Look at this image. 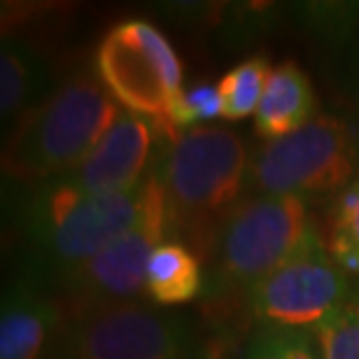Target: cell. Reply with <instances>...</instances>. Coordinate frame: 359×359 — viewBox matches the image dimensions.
I'll return each mask as SVG.
<instances>
[{"instance_id": "1", "label": "cell", "mask_w": 359, "mask_h": 359, "mask_svg": "<svg viewBox=\"0 0 359 359\" xmlns=\"http://www.w3.org/2000/svg\"><path fill=\"white\" fill-rule=\"evenodd\" d=\"M248 170V149L229 128L163 135L152 173L166 198L168 238L208 264L226 219L245 198Z\"/></svg>"}, {"instance_id": "2", "label": "cell", "mask_w": 359, "mask_h": 359, "mask_svg": "<svg viewBox=\"0 0 359 359\" xmlns=\"http://www.w3.org/2000/svg\"><path fill=\"white\" fill-rule=\"evenodd\" d=\"M142 212V184L135 191L89 196L66 177L28 184L17 205V229L28 257L26 273L52 283L124 236Z\"/></svg>"}, {"instance_id": "3", "label": "cell", "mask_w": 359, "mask_h": 359, "mask_svg": "<svg viewBox=\"0 0 359 359\" xmlns=\"http://www.w3.org/2000/svg\"><path fill=\"white\" fill-rule=\"evenodd\" d=\"M121 107L103 82L77 73L14 121L3 149V173L19 184L66 175L98 147Z\"/></svg>"}, {"instance_id": "4", "label": "cell", "mask_w": 359, "mask_h": 359, "mask_svg": "<svg viewBox=\"0 0 359 359\" xmlns=\"http://www.w3.org/2000/svg\"><path fill=\"white\" fill-rule=\"evenodd\" d=\"M320 236L306 198L255 194L226 219L208 259L205 301L248 292Z\"/></svg>"}, {"instance_id": "5", "label": "cell", "mask_w": 359, "mask_h": 359, "mask_svg": "<svg viewBox=\"0 0 359 359\" xmlns=\"http://www.w3.org/2000/svg\"><path fill=\"white\" fill-rule=\"evenodd\" d=\"M359 177V133L348 119L320 114L301 131L269 140L250 159L248 191L273 196H336Z\"/></svg>"}, {"instance_id": "6", "label": "cell", "mask_w": 359, "mask_h": 359, "mask_svg": "<svg viewBox=\"0 0 359 359\" xmlns=\"http://www.w3.org/2000/svg\"><path fill=\"white\" fill-rule=\"evenodd\" d=\"M163 241H168L166 198L159 180L149 173L142 182V212L138 222L103 252L47 283L59 301L63 320L98 308L131 304L147 292L149 257Z\"/></svg>"}, {"instance_id": "7", "label": "cell", "mask_w": 359, "mask_h": 359, "mask_svg": "<svg viewBox=\"0 0 359 359\" xmlns=\"http://www.w3.org/2000/svg\"><path fill=\"white\" fill-rule=\"evenodd\" d=\"M96 77L126 112L166 119L184 91L182 66L159 28L142 19L110 28L96 52Z\"/></svg>"}, {"instance_id": "8", "label": "cell", "mask_w": 359, "mask_h": 359, "mask_svg": "<svg viewBox=\"0 0 359 359\" xmlns=\"http://www.w3.org/2000/svg\"><path fill=\"white\" fill-rule=\"evenodd\" d=\"M189 350L182 320L131 301L66 318L47 359H187Z\"/></svg>"}, {"instance_id": "9", "label": "cell", "mask_w": 359, "mask_h": 359, "mask_svg": "<svg viewBox=\"0 0 359 359\" xmlns=\"http://www.w3.org/2000/svg\"><path fill=\"white\" fill-rule=\"evenodd\" d=\"M348 273L315 236L292 259L248 287V311L262 329L306 332L327 320L350 297Z\"/></svg>"}, {"instance_id": "10", "label": "cell", "mask_w": 359, "mask_h": 359, "mask_svg": "<svg viewBox=\"0 0 359 359\" xmlns=\"http://www.w3.org/2000/svg\"><path fill=\"white\" fill-rule=\"evenodd\" d=\"M161 138L159 121L124 110L98 147L63 177L89 196L135 191L152 173Z\"/></svg>"}, {"instance_id": "11", "label": "cell", "mask_w": 359, "mask_h": 359, "mask_svg": "<svg viewBox=\"0 0 359 359\" xmlns=\"http://www.w3.org/2000/svg\"><path fill=\"white\" fill-rule=\"evenodd\" d=\"M63 325V311L52 290L24 273L3 294L0 359H47Z\"/></svg>"}, {"instance_id": "12", "label": "cell", "mask_w": 359, "mask_h": 359, "mask_svg": "<svg viewBox=\"0 0 359 359\" xmlns=\"http://www.w3.org/2000/svg\"><path fill=\"white\" fill-rule=\"evenodd\" d=\"M318 98L304 68L283 61L273 68L266 91L255 114V128L264 140H280L301 131L315 119Z\"/></svg>"}, {"instance_id": "13", "label": "cell", "mask_w": 359, "mask_h": 359, "mask_svg": "<svg viewBox=\"0 0 359 359\" xmlns=\"http://www.w3.org/2000/svg\"><path fill=\"white\" fill-rule=\"evenodd\" d=\"M52 93L49 66L26 40L5 38L0 47V112L3 121H17Z\"/></svg>"}, {"instance_id": "14", "label": "cell", "mask_w": 359, "mask_h": 359, "mask_svg": "<svg viewBox=\"0 0 359 359\" xmlns=\"http://www.w3.org/2000/svg\"><path fill=\"white\" fill-rule=\"evenodd\" d=\"M201 259L177 241H163L147 264V294L159 306H182L203 294Z\"/></svg>"}, {"instance_id": "15", "label": "cell", "mask_w": 359, "mask_h": 359, "mask_svg": "<svg viewBox=\"0 0 359 359\" xmlns=\"http://www.w3.org/2000/svg\"><path fill=\"white\" fill-rule=\"evenodd\" d=\"M271 73L273 68L264 56H252V59L243 61L229 70L217 84L222 105H224L222 119L241 121L257 114V107H259L264 98Z\"/></svg>"}, {"instance_id": "16", "label": "cell", "mask_w": 359, "mask_h": 359, "mask_svg": "<svg viewBox=\"0 0 359 359\" xmlns=\"http://www.w3.org/2000/svg\"><path fill=\"white\" fill-rule=\"evenodd\" d=\"M320 359H359V285L315 327Z\"/></svg>"}, {"instance_id": "17", "label": "cell", "mask_w": 359, "mask_h": 359, "mask_svg": "<svg viewBox=\"0 0 359 359\" xmlns=\"http://www.w3.org/2000/svg\"><path fill=\"white\" fill-rule=\"evenodd\" d=\"M327 248L343 271L359 278V177L336 198Z\"/></svg>"}, {"instance_id": "18", "label": "cell", "mask_w": 359, "mask_h": 359, "mask_svg": "<svg viewBox=\"0 0 359 359\" xmlns=\"http://www.w3.org/2000/svg\"><path fill=\"white\" fill-rule=\"evenodd\" d=\"M222 110H224V105H222L219 89L215 84L198 82L180 93L166 121L177 133H184L189 128L205 126V121H215L222 117Z\"/></svg>"}, {"instance_id": "19", "label": "cell", "mask_w": 359, "mask_h": 359, "mask_svg": "<svg viewBox=\"0 0 359 359\" xmlns=\"http://www.w3.org/2000/svg\"><path fill=\"white\" fill-rule=\"evenodd\" d=\"M241 359H318L308 332L297 329H262L248 343Z\"/></svg>"}, {"instance_id": "20", "label": "cell", "mask_w": 359, "mask_h": 359, "mask_svg": "<svg viewBox=\"0 0 359 359\" xmlns=\"http://www.w3.org/2000/svg\"><path fill=\"white\" fill-rule=\"evenodd\" d=\"M332 73L343 96L359 105V26L339 49H334Z\"/></svg>"}]
</instances>
